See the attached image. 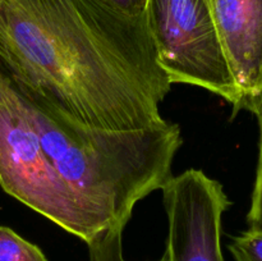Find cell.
I'll list each match as a JSON object with an SVG mask.
<instances>
[{"instance_id": "obj_2", "label": "cell", "mask_w": 262, "mask_h": 261, "mask_svg": "<svg viewBox=\"0 0 262 261\" xmlns=\"http://www.w3.org/2000/svg\"><path fill=\"white\" fill-rule=\"evenodd\" d=\"M12 79L56 173L122 235L136 204L161 189L171 177L174 156L183 143L179 125L166 122L143 129L95 128L77 122L32 87Z\"/></svg>"}, {"instance_id": "obj_10", "label": "cell", "mask_w": 262, "mask_h": 261, "mask_svg": "<svg viewBox=\"0 0 262 261\" xmlns=\"http://www.w3.org/2000/svg\"><path fill=\"white\" fill-rule=\"evenodd\" d=\"M105 7L127 17H141L146 13L148 0H99Z\"/></svg>"}, {"instance_id": "obj_1", "label": "cell", "mask_w": 262, "mask_h": 261, "mask_svg": "<svg viewBox=\"0 0 262 261\" xmlns=\"http://www.w3.org/2000/svg\"><path fill=\"white\" fill-rule=\"evenodd\" d=\"M0 67L77 122L129 130L165 124L171 89L146 14L99 0H0Z\"/></svg>"}, {"instance_id": "obj_9", "label": "cell", "mask_w": 262, "mask_h": 261, "mask_svg": "<svg viewBox=\"0 0 262 261\" xmlns=\"http://www.w3.org/2000/svg\"><path fill=\"white\" fill-rule=\"evenodd\" d=\"M260 125V147H258V163L256 170L255 187H253L251 207L247 215L250 229L262 234V110L257 114Z\"/></svg>"}, {"instance_id": "obj_6", "label": "cell", "mask_w": 262, "mask_h": 261, "mask_svg": "<svg viewBox=\"0 0 262 261\" xmlns=\"http://www.w3.org/2000/svg\"><path fill=\"white\" fill-rule=\"evenodd\" d=\"M239 94V110H262V0H207Z\"/></svg>"}, {"instance_id": "obj_8", "label": "cell", "mask_w": 262, "mask_h": 261, "mask_svg": "<svg viewBox=\"0 0 262 261\" xmlns=\"http://www.w3.org/2000/svg\"><path fill=\"white\" fill-rule=\"evenodd\" d=\"M229 250L235 261H262V234L248 229L233 238Z\"/></svg>"}, {"instance_id": "obj_11", "label": "cell", "mask_w": 262, "mask_h": 261, "mask_svg": "<svg viewBox=\"0 0 262 261\" xmlns=\"http://www.w3.org/2000/svg\"><path fill=\"white\" fill-rule=\"evenodd\" d=\"M158 261H170V260H169L168 255H166V253H164V255H163V257H161L160 260H158Z\"/></svg>"}, {"instance_id": "obj_7", "label": "cell", "mask_w": 262, "mask_h": 261, "mask_svg": "<svg viewBox=\"0 0 262 261\" xmlns=\"http://www.w3.org/2000/svg\"><path fill=\"white\" fill-rule=\"evenodd\" d=\"M0 261H48L37 246L23 240L14 230L0 227Z\"/></svg>"}, {"instance_id": "obj_5", "label": "cell", "mask_w": 262, "mask_h": 261, "mask_svg": "<svg viewBox=\"0 0 262 261\" xmlns=\"http://www.w3.org/2000/svg\"><path fill=\"white\" fill-rule=\"evenodd\" d=\"M168 216L165 253L170 261H225L222 219L230 201L222 184L202 170L188 169L163 187Z\"/></svg>"}, {"instance_id": "obj_4", "label": "cell", "mask_w": 262, "mask_h": 261, "mask_svg": "<svg viewBox=\"0 0 262 261\" xmlns=\"http://www.w3.org/2000/svg\"><path fill=\"white\" fill-rule=\"evenodd\" d=\"M146 22L169 81L202 87L238 112L239 94L207 0H148Z\"/></svg>"}, {"instance_id": "obj_3", "label": "cell", "mask_w": 262, "mask_h": 261, "mask_svg": "<svg viewBox=\"0 0 262 261\" xmlns=\"http://www.w3.org/2000/svg\"><path fill=\"white\" fill-rule=\"evenodd\" d=\"M0 186L89 245L91 261H124L122 235L51 165L26 115L12 77L0 67Z\"/></svg>"}]
</instances>
